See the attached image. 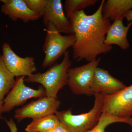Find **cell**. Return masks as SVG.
Masks as SVG:
<instances>
[{"label":"cell","instance_id":"6da1fadb","mask_svg":"<svg viewBox=\"0 0 132 132\" xmlns=\"http://www.w3.org/2000/svg\"><path fill=\"white\" fill-rule=\"evenodd\" d=\"M105 2V0H102L96 12L92 15H87L82 10L69 19L72 34L75 36L72 47L73 57L76 61L85 60L89 62L112 49V46H107L105 43L106 33L111 24V20L102 15Z\"/></svg>","mask_w":132,"mask_h":132},{"label":"cell","instance_id":"7a4b0ae2","mask_svg":"<svg viewBox=\"0 0 132 132\" xmlns=\"http://www.w3.org/2000/svg\"><path fill=\"white\" fill-rule=\"evenodd\" d=\"M71 65L68 50L60 63L54 64L45 72L34 73L26 77L24 82L39 83L45 88L46 96L57 98L59 91L67 84L68 70Z\"/></svg>","mask_w":132,"mask_h":132},{"label":"cell","instance_id":"3957f363","mask_svg":"<svg viewBox=\"0 0 132 132\" xmlns=\"http://www.w3.org/2000/svg\"><path fill=\"white\" fill-rule=\"evenodd\" d=\"M93 95L94 105L88 112L75 115L71 109H69L57 111L55 114L69 132H88L97 125L103 112L104 95L99 93Z\"/></svg>","mask_w":132,"mask_h":132},{"label":"cell","instance_id":"277c9868","mask_svg":"<svg viewBox=\"0 0 132 132\" xmlns=\"http://www.w3.org/2000/svg\"><path fill=\"white\" fill-rule=\"evenodd\" d=\"M46 27V36L43 46L45 57L42 63L43 68L50 67L55 64L69 47H72L76 40L73 34L62 35L51 23Z\"/></svg>","mask_w":132,"mask_h":132},{"label":"cell","instance_id":"5b68a950","mask_svg":"<svg viewBox=\"0 0 132 132\" xmlns=\"http://www.w3.org/2000/svg\"><path fill=\"white\" fill-rule=\"evenodd\" d=\"M101 60L99 58L83 65L69 69L67 85L73 94L93 95L91 90L92 81Z\"/></svg>","mask_w":132,"mask_h":132},{"label":"cell","instance_id":"8992f818","mask_svg":"<svg viewBox=\"0 0 132 132\" xmlns=\"http://www.w3.org/2000/svg\"><path fill=\"white\" fill-rule=\"evenodd\" d=\"M25 78V76L16 78L14 86L3 100L2 113L12 111L16 107L25 104L29 99L46 96V91L42 86L36 90L26 86Z\"/></svg>","mask_w":132,"mask_h":132},{"label":"cell","instance_id":"52a82bcc","mask_svg":"<svg viewBox=\"0 0 132 132\" xmlns=\"http://www.w3.org/2000/svg\"><path fill=\"white\" fill-rule=\"evenodd\" d=\"M103 94L102 113L122 119L131 118L132 84L113 94Z\"/></svg>","mask_w":132,"mask_h":132},{"label":"cell","instance_id":"ba28073f","mask_svg":"<svg viewBox=\"0 0 132 132\" xmlns=\"http://www.w3.org/2000/svg\"><path fill=\"white\" fill-rule=\"evenodd\" d=\"M60 105V101L57 98L45 96L16 109L14 117L18 122L27 118L39 119L55 114Z\"/></svg>","mask_w":132,"mask_h":132},{"label":"cell","instance_id":"9c48e42d","mask_svg":"<svg viewBox=\"0 0 132 132\" xmlns=\"http://www.w3.org/2000/svg\"><path fill=\"white\" fill-rule=\"evenodd\" d=\"M2 49V56L3 62L15 77H28L37 71L34 57H20L14 52L10 45L7 43L3 44Z\"/></svg>","mask_w":132,"mask_h":132},{"label":"cell","instance_id":"30bf717a","mask_svg":"<svg viewBox=\"0 0 132 132\" xmlns=\"http://www.w3.org/2000/svg\"><path fill=\"white\" fill-rule=\"evenodd\" d=\"M61 0H48L43 22L45 26L51 23L60 33L72 34L71 23L66 16Z\"/></svg>","mask_w":132,"mask_h":132},{"label":"cell","instance_id":"8fae6325","mask_svg":"<svg viewBox=\"0 0 132 132\" xmlns=\"http://www.w3.org/2000/svg\"><path fill=\"white\" fill-rule=\"evenodd\" d=\"M126 87L123 82L111 75L108 71L98 67L95 71L91 90L93 95L97 93L111 95Z\"/></svg>","mask_w":132,"mask_h":132},{"label":"cell","instance_id":"7c38bea8","mask_svg":"<svg viewBox=\"0 0 132 132\" xmlns=\"http://www.w3.org/2000/svg\"><path fill=\"white\" fill-rule=\"evenodd\" d=\"M1 11L14 21L18 20L27 23L38 20L41 16L29 9L24 0H1Z\"/></svg>","mask_w":132,"mask_h":132},{"label":"cell","instance_id":"4fadbf2b","mask_svg":"<svg viewBox=\"0 0 132 132\" xmlns=\"http://www.w3.org/2000/svg\"><path fill=\"white\" fill-rule=\"evenodd\" d=\"M123 21V19H115L111 24L106 33L105 41L107 46L117 45L123 50H126L130 47L127 34L132 25V22H129L127 26H125Z\"/></svg>","mask_w":132,"mask_h":132},{"label":"cell","instance_id":"5bb4252c","mask_svg":"<svg viewBox=\"0 0 132 132\" xmlns=\"http://www.w3.org/2000/svg\"><path fill=\"white\" fill-rule=\"evenodd\" d=\"M132 9V0H108L105 1L102 9V15L110 20L123 19Z\"/></svg>","mask_w":132,"mask_h":132},{"label":"cell","instance_id":"9a60e30c","mask_svg":"<svg viewBox=\"0 0 132 132\" xmlns=\"http://www.w3.org/2000/svg\"><path fill=\"white\" fill-rule=\"evenodd\" d=\"M60 123L55 114L32 120L26 127L27 132H45L54 128Z\"/></svg>","mask_w":132,"mask_h":132},{"label":"cell","instance_id":"2e32d148","mask_svg":"<svg viewBox=\"0 0 132 132\" xmlns=\"http://www.w3.org/2000/svg\"><path fill=\"white\" fill-rule=\"evenodd\" d=\"M15 76L8 70L0 55V101H3L5 95L12 90L15 85Z\"/></svg>","mask_w":132,"mask_h":132},{"label":"cell","instance_id":"e0dca14e","mask_svg":"<svg viewBox=\"0 0 132 132\" xmlns=\"http://www.w3.org/2000/svg\"><path fill=\"white\" fill-rule=\"evenodd\" d=\"M116 123H126L132 126V118L122 119L109 114L102 113L97 125L88 132H105L108 126Z\"/></svg>","mask_w":132,"mask_h":132},{"label":"cell","instance_id":"ac0fdd59","mask_svg":"<svg viewBox=\"0 0 132 132\" xmlns=\"http://www.w3.org/2000/svg\"><path fill=\"white\" fill-rule=\"evenodd\" d=\"M97 0H66L64 6V11L68 19L72 15L81 10L94 6Z\"/></svg>","mask_w":132,"mask_h":132},{"label":"cell","instance_id":"d6986e66","mask_svg":"<svg viewBox=\"0 0 132 132\" xmlns=\"http://www.w3.org/2000/svg\"><path fill=\"white\" fill-rule=\"evenodd\" d=\"M29 9L42 17L48 0H24Z\"/></svg>","mask_w":132,"mask_h":132},{"label":"cell","instance_id":"ffe728a7","mask_svg":"<svg viewBox=\"0 0 132 132\" xmlns=\"http://www.w3.org/2000/svg\"><path fill=\"white\" fill-rule=\"evenodd\" d=\"M5 121L9 127L10 132H18V128L13 118H11L9 120H7L6 119Z\"/></svg>","mask_w":132,"mask_h":132},{"label":"cell","instance_id":"44dd1931","mask_svg":"<svg viewBox=\"0 0 132 132\" xmlns=\"http://www.w3.org/2000/svg\"><path fill=\"white\" fill-rule=\"evenodd\" d=\"M45 132H69V131L64 125L60 123L53 129L48 130Z\"/></svg>","mask_w":132,"mask_h":132},{"label":"cell","instance_id":"7402d4cb","mask_svg":"<svg viewBox=\"0 0 132 132\" xmlns=\"http://www.w3.org/2000/svg\"><path fill=\"white\" fill-rule=\"evenodd\" d=\"M125 18L129 22H132V9L130 10L125 15Z\"/></svg>","mask_w":132,"mask_h":132},{"label":"cell","instance_id":"603a6c76","mask_svg":"<svg viewBox=\"0 0 132 132\" xmlns=\"http://www.w3.org/2000/svg\"><path fill=\"white\" fill-rule=\"evenodd\" d=\"M3 104V101H0V119H3L2 116L1 115L2 109V107Z\"/></svg>","mask_w":132,"mask_h":132}]
</instances>
